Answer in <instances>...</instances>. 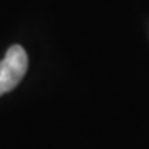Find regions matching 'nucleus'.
Masks as SVG:
<instances>
[{"label":"nucleus","mask_w":149,"mask_h":149,"mask_svg":"<svg viewBox=\"0 0 149 149\" xmlns=\"http://www.w3.org/2000/svg\"><path fill=\"white\" fill-rule=\"evenodd\" d=\"M28 70V54L21 46H11L0 61V95L15 88Z\"/></svg>","instance_id":"obj_1"}]
</instances>
